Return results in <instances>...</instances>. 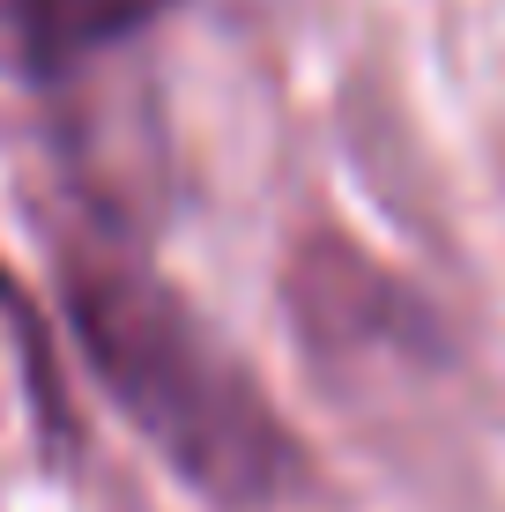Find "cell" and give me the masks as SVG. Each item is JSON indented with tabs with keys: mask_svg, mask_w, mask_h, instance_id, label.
Instances as JSON below:
<instances>
[{
	"mask_svg": "<svg viewBox=\"0 0 505 512\" xmlns=\"http://www.w3.org/2000/svg\"><path fill=\"white\" fill-rule=\"evenodd\" d=\"M156 0H0V75L52 82L75 75L90 52L134 38Z\"/></svg>",
	"mask_w": 505,
	"mask_h": 512,
	"instance_id": "cell-3",
	"label": "cell"
},
{
	"mask_svg": "<svg viewBox=\"0 0 505 512\" xmlns=\"http://www.w3.org/2000/svg\"><path fill=\"white\" fill-rule=\"evenodd\" d=\"M60 312L112 409L208 505L260 512L305 483V446L275 416L253 364L231 357V342H216V327L149 260L119 245H67Z\"/></svg>",
	"mask_w": 505,
	"mask_h": 512,
	"instance_id": "cell-1",
	"label": "cell"
},
{
	"mask_svg": "<svg viewBox=\"0 0 505 512\" xmlns=\"http://www.w3.org/2000/svg\"><path fill=\"white\" fill-rule=\"evenodd\" d=\"M290 312H298L305 342L320 357H416L431 349L424 305L402 290L394 275H379L357 245H335V238H312L298 245V268H290Z\"/></svg>",
	"mask_w": 505,
	"mask_h": 512,
	"instance_id": "cell-2",
	"label": "cell"
}]
</instances>
